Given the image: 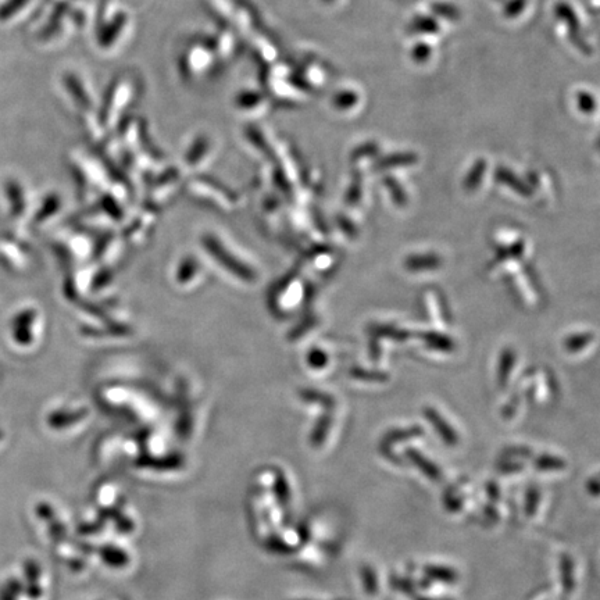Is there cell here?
Instances as JSON below:
<instances>
[{"mask_svg": "<svg viewBox=\"0 0 600 600\" xmlns=\"http://www.w3.org/2000/svg\"><path fill=\"white\" fill-rule=\"evenodd\" d=\"M441 264V259L437 256L410 257L406 262L407 269L413 271L437 269Z\"/></svg>", "mask_w": 600, "mask_h": 600, "instance_id": "1", "label": "cell"}, {"mask_svg": "<svg viewBox=\"0 0 600 600\" xmlns=\"http://www.w3.org/2000/svg\"><path fill=\"white\" fill-rule=\"evenodd\" d=\"M514 363V355L510 350H506L505 355L502 357V369L499 370V381H502V384H505L507 377H509L510 370H512Z\"/></svg>", "mask_w": 600, "mask_h": 600, "instance_id": "2", "label": "cell"}, {"mask_svg": "<svg viewBox=\"0 0 600 600\" xmlns=\"http://www.w3.org/2000/svg\"><path fill=\"white\" fill-rule=\"evenodd\" d=\"M24 3L25 0H10V2H7L6 5L0 7V20H6L9 19V17H12Z\"/></svg>", "mask_w": 600, "mask_h": 600, "instance_id": "3", "label": "cell"}, {"mask_svg": "<svg viewBox=\"0 0 600 600\" xmlns=\"http://www.w3.org/2000/svg\"><path fill=\"white\" fill-rule=\"evenodd\" d=\"M591 339V335H578V337L567 339L566 349H569L570 352H577V350L584 348Z\"/></svg>", "mask_w": 600, "mask_h": 600, "instance_id": "4", "label": "cell"}, {"mask_svg": "<svg viewBox=\"0 0 600 600\" xmlns=\"http://www.w3.org/2000/svg\"><path fill=\"white\" fill-rule=\"evenodd\" d=\"M427 339L430 344L435 346V348L441 350H449L452 348V342H450L448 338L439 337V335L432 334L431 337H428Z\"/></svg>", "mask_w": 600, "mask_h": 600, "instance_id": "5", "label": "cell"}]
</instances>
